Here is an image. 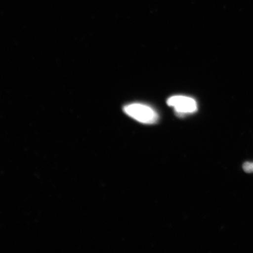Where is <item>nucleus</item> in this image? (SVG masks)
Segmentation results:
<instances>
[{
	"mask_svg": "<svg viewBox=\"0 0 253 253\" xmlns=\"http://www.w3.org/2000/svg\"><path fill=\"white\" fill-rule=\"evenodd\" d=\"M243 170L247 173H253V163L246 162L243 164Z\"/></svg>",
	"mask_w": 253,
	"mask_h": 253,
	"instance_id": "obj_3",
	"label": "nucleus"
},
{
	"mask_svg": "<svg viewBox=\"0 0 253 253\" xmlns=\"http://www.w3.org/2000/svg\"><path fill=\"white\" fill-rule=\"evenodd\" d=\"M124 112L128 116L144 124L151 125L158 121L156 111L146 104L132 103L124 107Z\"/></svg>",
	"mask_w": 253,
	"mask_h": 253,
	"instance_id": "obj_1",
	"label": "nucleus"
},
{
	"mask_svg": "<svg viewBox=\"0 0 253 253\" xmlns=\"http://www.w3.org/2000/svg\"><path fill=\"white\" fill-rule=\"evenodd\" d=\"M167 104L172 107L177 113L181 115L195 113L198 110V104L195 99L182 95L169 97L167 100Z\"/></svg>",
	"mask_w": 253,
	"mask_h": 253,
	"instance_id": "obj_2",
	"label": "nucleus"
}]
</instances>
